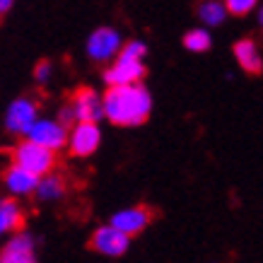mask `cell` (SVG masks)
Masks as SVG:
<instances>
[{
	"mask_svg": "<svg viewBox=\"0 0 263 263\" xmlns=\"http://www.w3.org/2000/svg\"><path fill=\"white\" fill-rule=\"evenodd\" d=\"M152 97L143 82L106 87L104 92V119L119 128L143 126L150 119Z\"/></svg>",
	"mask_w": 263,
	"mask_h": 263,
	"instance_id": "cell-1",
	"label": "cell"
},
{
	"mask_svg": "<svg viewBox=\"0 0 263 263\" xmlns=\"http://www.w3.org/2000/svg\"><path fill=\"white\" fill-rule=\"evenodd\" d=\"M10 162L20 164L22 169H27V172H32L36 176H46L56 167V152L34 143L29 138H24L15 147H10Z\"/></svg>",
	"mask_w": 263,
	"mask_h": 263,
	"instance_id": "cell-2",
	"label": "cell"
},
{
	"mask_svg": "<svg viewBox=\"0 0 263 263\" xmlns=\"http://www.w3.org/2000/svg\"><path fill=\"white\" fill-rule=\"evenodd\" d=\"M126 41L121 39L119 29H114V27H97L95 32L87 36V56L95 61V63H111L116 61L121 53V48H123Z\"/></svg>",
	"mask_w": 263,
	"mask_h": 263,
	"instance_id": "cell-3",
	"label": "cell"
},
{
	"mask_svg": "<svg viewBox=\"0 0 263 263\" xmlns=\"http://www.w3.org/2000/svg\"><path fill=\"white\" fill-rule=\"evenodd\" d=\"M36 121H39V104L29 97H17L15 102H10L8 111H5V130L12 136L27 138Z\"/></svg>",
	"mask_w": 263,
	"mask_h": 263,
	"instance_id": "cell-4",
	"label": "cell"
},
{
	"mask_svg": "<svg viewBox=\"0 0 263 263\" xmlns=\"http://www.w3.org/2000/svg\"><path fill=\"white\" fill-rule=\"evenodd\" d=\"M102 145V128L99 123H87V121H78L70 128V138H68V152L72 157H92Z\"/></svg>",
	"mask_w": 263,
	"mask_h": 263,
	"instance_id": "cell-5",
	"label": "cell"
},
{
	"mask_svg": "<svg viewBox=\"0 0 263 263\" xmlns=\"http://www.w3.org/2000/svg\"><path fill=\"white\" fill-rule=\"evenodd\" d=\"M27 138L29 140H34V143L44 145V147H48V150H63V147H68V138H70V128L63 126L58 119H39L36 123H34V128L27 133Z\"/></svg>",
	"mask_w": 263,
	"mask_h": 263,
	"instance_id": "cell-6",
	"label": "cell"
},
{
	"mask_svg": "<svg viewBox=\"0 0 263 263\" xmlns=\"http://www.w3.org/2000/svg\"><path fill=\"white\" fill-rule=\"evenodd\" d=\"M130 247V237L123 234L121 230H116L111 222L104 224V227H97L92 239H89V249L97 251L102 256H109V258H116V256H123Z\"/></svg>",
	"mask_w": 263,
	"mask_h": 263,
	"instance_id": "cell-7",
	"label": "cell"
},
{
	"mask_svg": "<svg viewBox=\"0 0 263 263\" xmlns=\"http://www.w3.org/2000/svg\"><path fill=\"white\" fill-rule=\"evenodd\" d=\"M143 78H145L143 61H133V58H123V56L111 61L109 68L104 70V85H106V87L136 85V82H143Z\"/></svg>",
	"mask_w": 263,
	"mask_h": 263,
	"instance_id": "cell-8",
	"label": "cell"
},
{
	"mask_svg": "<svg viewBox=\"0 0 263 263\" xmlns=\"http://www.w3.org/2000/svg\"><path fill=\"white\" fill-rule=\"evenodd\" d=\"M70 106L78 121H87V123H99L104 119V95H99L92 87L75 89L70 97Z\"/></svg>",
	"mask_w": 263,
	"mask_h": 263,
	"instance_id": "cell-9",
	"label": "cell"
},
{
	"mask_svg": "<svg viewBox=\"0 0 263 263\" xmlns=\"http://www.w3.org/2000/svg\"><path fill=\"white\" fill-rule=\"evenodd\" d=\"M152 217H155V213L147 205H133V208H123L119 213H114L111 224L116 230L123 232V234H128V237H136V234H140L152 222Z\"/></svg>",
	"mask_w": 263,
	"mask_h": 263,
	"instance_id": "cell-10",
	"label": "cell"
},
{
	"mask_svg": "<svg viewBox=\"0 0 263 263\" xmlns=\"http://www.w3.org/2000/svg\"><path fill=\"white\" fill-rule=\"evenodd\" d=\"M39 181H41V176L32 174V172H27V169H22L20 164H12V162L3 172V183H5V189L10 191V196H15V198L36 193Z\"/></svg>",
	"mask_w": 263,
	"mask_h": 263,
	"instance_id": "cell-11",
	"label": "cell"
},
{
	"mask_svg": "<svg viewBox=\"0 0 263 263\" xmlns=\"http://www.w3.org/2000/svg\"><path fill=\"white\" fill-rule=\"evenodd\" d=\"M0 263H36L34 239L27 232H15L12 239L0 251Z\"/></svg>",
	"mask_w": 263,
	"mask_h": 263,
	"instance_id": "cell-12",
	"label": "cell"
},
{
	"mask_svg": "<svg viewBox=\"0 0 263 263\" xmlns=\"http://www.w3.org/2000/svg\"><path fill=\"white\" fill-rule=\"evenodd\" d=\"M232 56H234L237 65H239L244 72H249V75H258V72H263V53H261V48H258V44H256L254 39L234 41Z\"/></svg>",
	"mask_w": 263,
	"mask_h": 263,
	"instance_id": "cell-13",
	"label": "cell"
},
{
	"mask_svg": "<svg viewBox=\"0 0 263 263\" xmlns=\"http://www.w3.org/2000/svg\"><path fill=\"white\" fill-rule=\"evenodd\" d=\"M22 224H24V215L15 196L12 198H0V234L22 232Z\"/></svg>",
	"mask_w": 263,
	"mask_h": 263,
	"instance_id": "cell-14",
	"label": "cell"
},
{
	"mask_svg": "<svg viewBox=\"0 0 263 263\" xmlns=\"http://www.w3.org/2000/svg\"><path fill=\"white\" fill-rule=\"evenodd\" d=\"M196 15H198L200 24H205L208 29H210V27H220L227 20L230 12H227L224 0H200Z\"/></svg>",
	"mask_w": 263,
	"mask_h": 263,
	"instance_id": "cell-15",
	"label": "cell"
},
{
	"mask_svg": "<svg viewBox=\"0 0 263 263\" xmlns=\"http://www.w3.org/2000/svg\"><path fill=\"white\" fill-rule=\"evenodd\" d=\"M63 193H65V181H63V176L61 174L51 172V174L41 176L39 186H36V198L39 200H44V203H53V200H58Z\"/></svg>",
	"mask_w": 263,
	"mask_h": 263,
	"instance_id": "cell-16",
	"label": "cell"
},
{
	"mask_svg": "<svg viewBox=\"0 0 263 263\" xmlns=\"http://www.w3.org/2000/svg\"><path fill=\"white\" fill-rule=\"evenodd\" d=\"M213 46V34L208 27H193L183 34V48L191 53H205Z\"/></svg>",
	"mask_w": 263,
	"mask_h": 263,
	"instance_id": "cell-17",
	"label": "cell"
},
{
	"mask_svg": "<svg viewBox=\"0 0 263 263\" xmlns=\"http://www.w3.org/2000/svg\"><path fill=\"white\" fill-rule=\"evenodd\" d=\"M224 5H227V12H230V15L247 17V15H251L254 10H258L261 0H224Z\"/></svg>",
	"mask_w": 263,
	"mask_h": 263,
	"instance_id": "cell-18",
	"label": "cell"
},
{
	"mask_svg": "<svg viewBox=\"0 0 263 263\" xmlns=\"http://www.w3.org/2000/svg\"><path fill=\"white\" fill-rule=\"evenodd\" d=\"M119 56L123 58H133V61H145V56H147V46H145L140 39H133V41H126L123 44V48H121Z\"/></svg>",
	"mask_w": 263,
	"mask_h": 263,
	"instance_id": "cell-19",
	"label": "cell"
},
{
	"mask_svg": "<svg viewBox=\"0 0 263 263\" xmlns=\"http://www.w3.org/2000/svg\"><path fill=\"white\" fill-rule=\"evenodd\" d=\"M51 78H53V65L48 63V61H39V63L34 65V80L39 82V85H46Z\"/></svg>",
	"mask_w": 263,
	"mask_h": 263,
	"instance_id": "cell-20",
	"label": "cell"
},
{
	"mask_svg": "<svg viewBox=\"0 0 263 263\" xmlns=\"http://www.w3.org/2000/svg\"><path fill=\"white\" fill-rule=\"evenodd\" d=\"M58 121H61L63 126H68V128H72L75 123H78V116H75V111H72L70 102L65 104V106H61V111H58Z\"/></svg>",
	"mask_w": 263,
	"mask_h": 263,
	"instance_id": "cell-21",
	"label": "cell"
},
{
	"mask_svg": "<svg viewBox=\"0 0 263 263\" xmlns=\"http://www.w3.org/2000/svg\"><path fill=\"white\" fill-rule=\"evenodd\" d=\"M12 5H15V0H0V17H3V15H8Z\"/></svg>",
	"mask_w": 263,
	"mask_h": 263,
	"instance_id": "cell-22",
	"label": "cell"
},
{
	"mask_svg": "<svg viewBox=\"0 0 263 263\" xmlns=\"http://www.w3.org/2000/svg\"><path fill=\"white\" fill-rule=\"evenodd\" d=\"M256 22H258V27L263 29V3L258 5V10H256Z\"/></svg>",
	"mask_w": 263,
	"mask_h": 263,
	"instance_id": "cell-23",
	"label": "cell"
}]
</instances>
